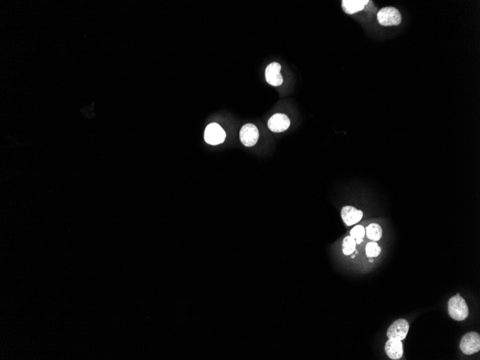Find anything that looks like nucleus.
I'll return each mask as SVG.
<instances>
[{
  "label": "nucleus",
  "instance_id": "obj_1",
  "mask_svg": "<svg viewBox=\"0 0 480 360\" xmlns=\"http://www.w3.org/2000/svg\"><path fill=\"white\" fill-rule=\"evenodd\" d=\"M449 316L456 321H461L469 316V308L466 301L459 294L451 298L448 303Z\"/></svg>",
  "mask_w": 480,
  "mask_h": 360
},
{
  "label": "nucleus",
  "instance_id": "obj_2",
  "mask_svg": "<svg viewBox=\"0 0 480 360\" xmlns=\"http://www.w3.org/2000/svg\"><path fill=\"white\" fill-rule=\"evenodd\" d=\"M378 20L382 26L398 25L401 23V14L398 9L394 7H385L379 11Z\"/></svg>",
  "mask_w": 480,
  "mask_h": 360
},
{
  "label": "nucleus",
  "instance_id": "obj_3",
  "mask_svg": "<svg viewBox=\"0 0 480 360\" xmlns=\"http://www.w3.org/2000/svg\"><path fill=\"white\" fill-rule=\"evenodd\" d=\"M459 347L461 352L467 355L477 353L480 350L479 334L475 332L467 333L461 338Z\"/></svg>",
  "mask_w": 480,
  "mask_h": 360
},
{
  "label": "nucleus",
  "instance_id": "obj_4",
  "mask_svg": "<svg viewBox=\"0 0 480 360\" xmlns=\"http://www.w3.org/2000/svg\"><path fill=\"white\" fill-rule=\"evenodd\" d=\"M226 133L217 123H211L206 128L205 139L206 142L212 146H217L225 142Z\"/></svg>",
  "mask_w": 480,
  "mask_h": 360
},
{
  "label": "nucleus",
  "instance_id": "obj_5",
  "mask_svg": "<svg viewBox=\"0 0 480 360\" xmlns=\"http://www.w3.org/2000/svg\"><path fill=\"white\" fill-rule=\"evenodd\" d=\"M410 326L407 320L400 318L393 322L387 329V336L389 339L403 340L409 333Z\"/></svg>",
  "mask_w": 480,
  "mask_h": 360
},
{
  "label": "nucleus",
  "instance_id": "obj_6",
  "mask_svg": "<svg viewBox=\"0 0 480 360\" xmlns=\"http://www.w3.org/2000/svg\"><path fill=\"white\" fill-rule=\"evenodd\" d=\"M239 138L242 143L246 147H252L257 143L259 139V131L253 124H245L239 132Z\"/></svg>",
  "mask_w": 480,
  "mask_h": 360
},
{
  "label": "nucleus",
  "instance_id": "obj_7",
  "mask_svg": "<svg viewBox=\"0 0 480 360\" xmlns=\"http://www.w3.org/2000/svg\"><path fill=\"white\" fill-rule=\"evenodd\" d=\"M290 125V119L285 114H275L269 119L268 122L269 129L274 133H283L288 130Z\"/></svg>",
  "mask_w": 480,
  "mask_h": 360
},
{
  "label": "nucleus",
  "instance_id": "obj_8",
  "mask_svg": "<svg viewBox=\"0 0 480 360\" xmlns=\"http://www.w3.org/2000/svg\"><path fill=\"white\" fill-rule=\"evenodd\" d=\"M281 66L280 63L273 62L269 64L265 70V79L269 84L273 86H281L283 78L281 74Z\"/></svg>",
  "mask_w": 480,
  "mask_h": 360
},
{
  "label": "nucleus",
  "instance_id": "obj_9",
  "mask_svg": "<svg viewBox=\"0 0 480 360\" xmlns=\"http://www.w3.org/2000/svg\"><path fill=\"white\" fill-rule=\"evenodd\" d=\"M341 216L343 222L346 226H353L360 222L363 217V212L361 210L352 206H346L342 208Z\"/></svg>",
  "mask_w": 480,
  "mask_h": 360
},
{
  "label": "nucleus",
  "instance_id": "obj_10",
  "mask_svg": "<svg viewBox=\"0 0 480 360\" xmlns=\"http://www.w3.org/2000/svg\"><path fill=\"white\" fill-rule=\"evenodd\" d=\"M385 353L390 359L397 360L401 359L403 355V346L401 340L389 339L385 344Z\"/></svg>",
  "mask_w": 480,
  "mask_h": 360
},
{
  "label": "nucleus",
  "instance_id": "obj_11",
  "mask_svg": "<svg viewBox=\"0 0 480 360\" xmlns=\"http://www.w3.org/2000/svg\"><path fill=\"white\" fill-rule=\"evenodd\" d=\"M368 3V0H343L342 6L346 14H353L363 10Z\"/></svg>",
  "mask_w": 480,
  "mask_h": 360
},
{
  "label": "nucleus",
  "instance_id": "obj_12",
  "mask_svg": "<svg viewBox=\"0 0 480 360\" xmlns=\"http://www.w3.org/2000/svg\"><path fill=\"white\" fill-rule=\"evenodd\" d=\"M367 238L373 241H378L382 236V227L378 224L373 223L370 224L365 229Z\"/></svg>",
  "mask_w": 480,
  "mask_h": 360
},
{
  "label": "nucleus",
  "instance_id": "obj_13",
  "mask_svg": "<svg viewBox=\"0 0 480 360\" xmlns=\"http://www.w3.org/2000/svg\"><path fill=\"white\" fill-rule=\"evenodd\" d=\"M356 240L352 236H346L342 242V251L344 256H351L356 249Z\"/></svg>",
  "mask_w": 480,
  "mask_h": 360
},
{
  "label": "nucleus",
  "instance_id": "obj_14",
  "mask_svg": "<svg viewBox=\"0 0 480 360\" xmlns=\"http://www.w3.org/2000/svg\"><path fill=\"white\" fill-rule=\"evenodd\" d=\"M365 233V229H364L363 226L357 225L350 231V236L355 239L356 243L360 245L363 242V238Z\"/></svg>",
  "mask_w": 480,
  "mask_h": 360
},
{
  "label": "nucleus",
  "instance_id": "obj_15",
  "mask_svg": "<svg viewBox=\"0 0 480 360\" xmlns=\"http://www.w3.org/2000/svg\"><path fill=\"white\" fill-rule=\"evenodd\" d=\"M381 253V247L376 242H369L366 246V255L368 258H376Z\"/></svg>",
  "mask_w": 480,
  "mask_h": 360
},
{
  "label": "nucleus",
  "instance_id": "obj_16",
  "mask_svg": "<svg viewBox=\"0 0 480 360\" xmlns=\"http://www.w3.org/2000/svg\"><path fill=\"white\" fill-rule=\"evenodd\" d=\"M370 262H373V259H371V260H370Z\"/></svg>",
  "mask_w": 480,
  "mask_h": 360
},
{
  "label": "nucleus",
  "instance_id": "obj_17",
  "mask_svg": "<svg viewBox=\"0 0 480 360\" xmlns=\"http://www.w3.org/2000/svg\"><path fill=\"white\" fill-rule=\"evenodd\" d=\"M355 258V256H352V258Z\"/></svg>",
  "mask_w": 480,
  "mask_h": 360
}]
</instances>
